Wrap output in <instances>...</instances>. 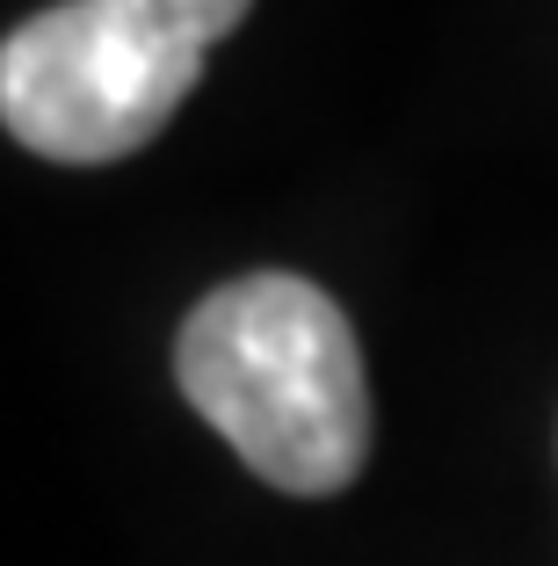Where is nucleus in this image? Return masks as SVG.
Returning a JSON list of instances; mask_svg holds the SVG:
<instances>
[{"label":"nucleus","instance_id":"nucleus-2","mask_svg":"<svg viewBox=\"0 0 558 566\" xmlns=\"http://www.w3.org/2000/svg\"><path fill=\"white\" fill-rule=\"evenodd\" d=\"M254 0H66L0 44V124L44 160L109 167L160 138Z\"/></svg>","mask_w":558,"mask_h":566},{"label":"nucleus","instance_id":"nucleus-1","mask_svg":"<svg viewBox=\"0 0 558 566\" xmlns=\"http://www.w3.org/2000/svg\"><path fill=\"white\" fill-rule=\"evenodd\" d=\"M175 378L283 494H341L370 458V378L348 313L305 276H232L181 319Z\"/></svg>","mask_w":558,"mask_h":566}]
</instances>
